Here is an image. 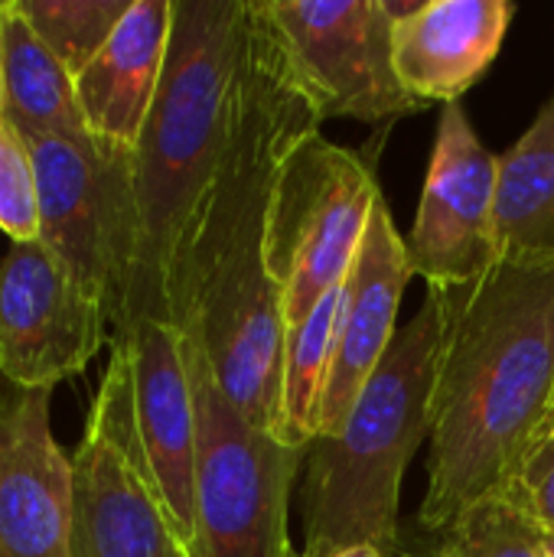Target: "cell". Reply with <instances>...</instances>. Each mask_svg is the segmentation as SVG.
Wrapping results in <instances>:
<instances>
[{"label":"cell","instance_id":"cell-3","mask_svg":"<svg viewBox=\"0 0 554 557\" xmlns=\"http://www.w3.org/2000/svg\"><path fill=\"white\" fill-rule=\"evenodd\" d=\"M248 0H173L160 91L131 153L137 268L114 326L134 313H170V284L216 183L232 121Z\"/></svg>","mask_w":554,"mask_h":557},{"label":"cell","instance_id":"cell-6","mask_svg":"<svg viewBox=\"0 0 554 557\" xmlns=\"http://www.w3.org/2000/svg\"><path fill=\"white\" fill-rule=\"evenodd\" d=\"M379 199L376 166L359 150L320 131L294 147L268 225V274L287 330L300 326L346 281Z\"/></svg>","mask_w":554,"mask_h":557},{"label":"cell","instance_id":"cell-13","mask_svg":"<svg viewBox=\"0 0 554 557\" xmlns=\"http://www.w3.org/2000/svg\"><path fill=\"white\" fill-rule=\"evenodd\" d=\"M49 398L0 379V557H69L72 457L52 437Z\"/></svg>","mask_w":554,"mask_h":557},{"label":"cell","instance_id":"cell-27","mask_svg":"<svg viewBox=\"0 0 554 557\" xmlns=\"http://www.w3.org/2000/svg\"><path fill=\"white\" fill-rule=\"evenodd\" d=\"M552 411H554V401H552ZM552 411H549V414H552Z\"/></svg>","mask_w":554,"mask_h":557},{"label":"cell","instance_id":"cell-12","mask_svg":"<svg viewBox=\"0 0 554 557\" xmlns=\"http://www.w3.org/2000/svg\"><path fill=\"white\" fill-rule=\"evenodd\" d=\"M131 362L137 441L176 539L193 555L199 529V414L186 339L173 317L134 313L111 333Z\"/></svg>","mask_w":554,"mask_h":557},{"label":"cell","instance_id":"cell-24","mask_svg":"<svg viewBox=\"0 0 554 557\" xmlns=\"http://www.w3.org/2000/svg\"><path fill=\"white\" fill-rule=\"evenodd\" d=\"M333 557H389L382 555L379 548H372V545H359V548H349V552H343V555H333Z\"/></svg>","mask_w":554,"mask_h":557},{"label":"cell","instance_id":"cell-7","mask_svg":"<svg viewBox=\"0 0 554 557\" xmlns=\"http://www.w3.org/2000/svg\"><path fill=\"white\" fill-rule=\"evenodd\" d=\"M36 166L39 242L91 290L111 323L137 268V202L131 153L85 137H26Z\"/></svg>","mask_w":554,"mask_h":557},{"label":"cell","instance_id":"cell-16","mask_svg":"<svg viewBox=\"0 0 554 557\" xmlns=\"http://www.w3.org/2000/svg\"><path fill=\"white\" fill-rule=\"evenodd\" d=\"M173 0H131L101 52L75 75V95L88 134L121 153H134L160 91Z\"/></svg>","mask_w":554,"mask_h":557},{"label":"cell","instance_id":"cell-9","mask_svg":"<svg viewBox=\"0 0 554 557\" xmlns=\"http://www.w3.org/2000/svg\"><path fill=\"white\" fill-rule=\"evenodd\" d=\"M261 10L320 121L385 124L424 111L395 72L385 0H261Z\"/></svg>","mask_w":554,"mask_h":557},{"label":"cell","instance_id":"cell-11","mask_svg":"<svg viewBox=\"0 0 554 557\" xmlns=\"http://www.w3.org/2000/svg\"><path fill=\"white\" fill-rule=\"evenodd\" d=\"M111 310L39 238L0 251V379L52 392L111 339Z\"/></svg>","mask_w":554,"mask_h":557},{"label":"cell","instance_id":"cell-17","mask_svg":"<svg viewBox=\"0 0 554 557\" xmlns=\"http://www.w3.org/2000/svg\"><path fill=\"white\" fill-rule=\"evenodd\" d=\"M0 117L26 137H85L72 72L33 33L20 7L0 20Z\"/></svg>","mask_w":554,"mask_h":557},{"label":"cell","instance_id":"cell-18","mask_svg":"<svg viewBox=\"0 0 554 557\" xmlns=\"http://www.w3.org/2000/svg\"><path fill=\"white\" fill-rule=\"evenodd\" d=\"M500 261H554V91L500 157Z\"/></svg>","mask_w":554,"mask_h":557},{"label":"cell","instance_id":"cell-22","mask_svg":"<svg viewBox=\"0 0 554 557\" xmlns=\"http://www.w3.org/2000/svg\"><path fill=\"white\" fill-rule=\"evenodd\" d=\"M0 232L13 242L39 238L36 166L26 134L0 117Z\"/></svg>","mask_w":554,"mask_h":557},{"label":"cell","instance_id":"cell-14","mask_svg":"<svg viewBox=\"0 0 554 557\" xmlns=\"http://www.w3.org/2000/svg\"><path fill=\"white\" fill-rule=\"evenodd\" d=\"M411 277L415 271L408 261L405 235L398 232L395 215L382 196L369 215L362 245L343 281L333 359L320 401V437L333 434L346 421L362 385L389 356L398 333V307Z\"/></svg>","mask_w":554,"mask_h":557},{"label":"cell","instance_id":"cell-19","mask_svg":"<svg viewBox=\"0 0 554 557\" xmlns=\"http://www.w3.org/2000/svg\"><path fill=\"white\" fill-rule=\"evenodd\" d=\"M343 284L327 294L317 310L284 333L281 356V431L278 441L297 450H310L320 437V401L333 359V333Z\"/></svg>","mask_w":554,"mask_h":557},{"label":"cell","instance_id":"cell-25","mask_svg":"<svg viewBox=\"0 0 554 557\" xmlns=\"http://www.w3.org/2000/svg\"><path fill=\"white\" fill-rule=\"evenodd\" d=\"M13 7H16V0H0V20H3Z\"/></svg>","mask_w":554,"mask_h":557},{"label":"cell","instance_id":"cell-23","mask_svg":"<svg viewBox=\"0 0 554 557\" xmlns=\"http://www.w3.org/2000/svg\"><path fill=\"white\" fill-rule=\"evenodd\" d=\"M503 496L519 506L545 535H554V411L529 441Z\"/></svg>","mask_w":554,"mask_h":557},{"label":"cell","instance_id":"cell-1","mask_svg":"<svg viewBox=\"0 0 554 557\" xmlns=\"http://www.w3.org/2000/svg\"><path fill=\"white\" fill-rule=\"evenodd\" d=\"M320 117L248 0L229 144L170 284V313L209 356L229 405L258 431H281L284 313L268 274V225L281 170Z\"/></svg>","mask_w":554,"mask_h":557},{"label":"cell","instance_id":"cell-4","mask_svg":"<svg viewBox=\"0 0 554 557\" xmlns=\"http://www.w3.org/2000/svg\"><path fill=\"white\" fill-rule=\"evenodd\" d=\"M444 339L447 300L441 290H428L346 421L307 450L304 548L297 557H333L359 545L395 552L402 483L431 437Z\"/></svg>","mask_w":554,"mask_h":557},{"label":"cell","instance_id":"cell-5","mask_svg":"<svg viewBox=\"0 0 554 557\" xmlns=\"http://www.w3.org/2000/svg\"><path fill=\"white\" fill-rule=\"evenodd\" d=\"M199 414V529L193 557H297L287 519L307 450L251 428L222 395L206 349L183 333Z\"/></svg>","mask_w":554,"mask_h":557},{"label":"cell","instance_id":"cell-10","mask_svg":"<svg viewBox=\"0 0 554 557\" xmlns=\"http://www.w3.org/2000/svg\"><path fill=\"white\" fill-rule=\"evenodd\" d=\"M500 157L480 140L460 101L444 104L415 225L405 235L415 277L428 290H464L500 264Z\"/></svg>","mask_w":554,"mask_h":557},{"label":"cell","instance_id":"cell-26","mask_svg":"<svg viewBox=\"0 0 554 557\" xmlns=\"http://www.w3.org/2000/svg\"><path fill=\"white\" fill-rule=\"evenodd\" d=\"M545 557H554V535H545Z\"/></svg>","mask_w":554,"mask_h":557},{"label":"cell","instance_id":"cell-15","mask_svg":"<svg viewBox=\"0 0 554 557\" xmlns=\"http://www.w3.org/2000/svg\"><path fill=\"white\" fill-rule=\"evenodd\" d=\"M385 3L395 20V72L405 91L424 108L460 101L496 62L516 16L513 0Z\"/></svg>","mask_w":554,"mask_h":557},{"label":"cell","instance_id":"cell-21","mask_svg":"<svg viewBox=\"0 0 554 557\" xmlns=\"http://www.w3.org/2000/svg\"><path fill=\"white\" fill-rule=\"evenodd\" d=\"M431 557H545V532L500 493L447 529Z\"/></svg>","mask_w":554,"mask_h":557},{"label":"cell","instance_id":"cell-8","mask_svg":"<svg viewBox=\"0 0 554 557\" xmlns=\"http://www.w3.org/2000/svg\"><path fill=\"white\" fill-rule=\"evenodd\" d=\"M69 557H193L150 483L134 424L131 362L114 336L72 454Z\"/></svg>","mask_w":554,"mask_h":557},{"label":"cell","instance_id":"cell-2","mask_svg":"<svg viewBox=\"0 0 554 557\" xmlns=\"http://www.w3.org/2000/svg\"><path fill=\"white\" fill-rule=\"evenodd\" d=\"M428 493L418 522L444 535L500 496L554 401V261H500L480 284L441 290Z\"/></svg>","mask_w":554,"mask_h":557},{"label":"cell","instance_id":"cell-20","mask_svg":"<svg viewBox=\"0 0 554 557\" xmlns=\"http://www.w3.org/2000/svg\"><path fill=\"white\" fill-rule=\"evenodd\" d=\"M16 7L75 78L101 52L131 0H16Z\"/></svg>","mask_w":554,"mask_h":557}]
</instances>
